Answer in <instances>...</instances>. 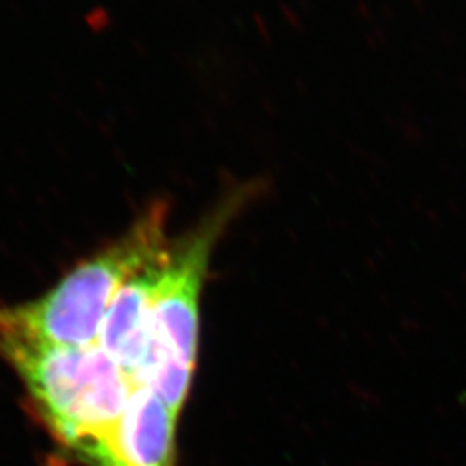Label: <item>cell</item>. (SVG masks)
Segmentation results:
<instances>
[{
    "label": "cell",
    "mask_w": 466,
    "mask_h": 466,
    "mask_svg": "<svg viewBox=\"0 0 466 466\" xmlns=\"http://www.w3.org/2000/svg\"><path fill=\"white\" fill-rule=\"evenodd\" d=\"M263 182L225 188L199 223L171 242L152 304V342L132 385L149 387L178 417L188 394L199 348V299L218 240L252 200Z\"/></svg>",
    "instance_id": "1"
},
{
    "label": "cell",
    "mask_w": 466,
    "mask_h": 466,
    "mask_svg": "<svg viewBox=\"0 0 466 466\" xmlns=\"http://www.w3.org/2000/svg\"><path fill=\"white\" fill-rule=\"evenodd\" d=\"M167 200L150 202L127 232L71 269L47 294L19 306H0V330L50 346L97 344L119 289L167 258Z\"/></svg>",
    "instance_id": "2"
},
{
    "label": "cell",
    "mask_w": 466,
    "mask_h": 466,
    "mask_svg": "<svg viewBox=\"0 0 466 466\" xmlns=\"http://www.w3.org/2000/svg\"><path fill=\"white\" fill-rule=\"evenodd\" d=\"M165 259L137 273L119 289L100 329L97 344L116 361L130 382L150 350L152 304Z\"/></svg>",
    "instance_id": "3"
},
{
    "label": "cell",
    "mask_w": 466,
    "mask_h": 466,
    "mask_svg": "<svg viewBox=\"0 0 466 466\" xmlns=\"http://www.w3.org/2000/svg\"><path fill=\"white\" fill-rule=\"evenodd\" d=\"M178 417L149 387L132 385L117 442L127 466H175Z\"/></svg>",
    "instance_id": "4"
}]
</instances>
